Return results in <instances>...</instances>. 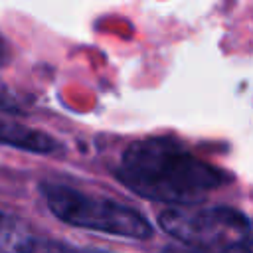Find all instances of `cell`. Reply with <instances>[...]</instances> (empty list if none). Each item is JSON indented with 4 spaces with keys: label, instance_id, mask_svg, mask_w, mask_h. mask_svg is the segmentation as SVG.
<instances>
[{
    "label": "cell",
    "instance_id": "5",
    "mask_svg": "<svg viewBox=\"0 0 253 253\" xmlns=\"http://www.w3.org/2000/svg\"><path fill=\"white\" fill-rule=\"evenodd\" d=\"M36 237L14 213L0 210V253H32Z\"/></svg>",
    "mask_w": 253,
    "mask_h": 253
},
{
    "label": "cell",
    "instance_id": "1",
    "mask_svg": "<svg viewBox=\"0 0 253 253\" xmlns=\"http://www.w3.org/2000/svg\"><path fill=\"white\" fill-rule=\"evenodd\" d=\"M115 172L134 194L176 208L200 204L229 182L223 170L170 138H142L128 144Z\"/></svg>",
    "mask_w": 253,
    "mask_h": 253
},
{
    "label": "cell",
    "instance_id": "2",
    "mask_svg": "<svg viewBox=\"0 0 253 253\" xmlns=\"http://www.w3.org/2000/svg\"><path fill=\"white\" fill-rule=\"evenodd\" d=\"M160 227L186 247L233 253L251 249V225L245 213L225 206H184L164 210Z\"/></svg>",
    "mask_w": 253,
    "mask_h": 253
},
{
    "label": "cell",
    "instance_id": "6",
    "mask_svg": "<svg viewBox=\"0 0 253 253\" xmlns=\"http://www.w3.org/2000/svg\"><path fill=\"white\" fill-rule=\"evenodd\" d=\"M32 253H77V251L69 249L67 245L55 243V241H38L36 239V245H34Z\"/></svg>",
    "mask_w": 253,
    "mask_h": 253
},
{
    "label": "cell",
    "instance_id": "8",
    "mask_svg": "<svg viewBox=\"0 0 253 253\" xmlns=\"http://www.w3.org/2000/svg\"><path fill=\"white\" fill-rule=\"evenodd\" d=\"M6 55V43H4V40H2V36H0V59Z\"/></svg>",
    "mask_w": 253,
    "mask_h": 253
},
{
    "label": "cell",
    "instance_id": "7",
    "mask_svg": "<svg viewBox=\"0 0 253 253\" xmlns=\"http://www.w3.org/2000/svg\"><path fill=\"white\" fill-rule=\"evenodd\" d=\"M162 253H215V251H204V249H194V247H186V245H166L162 249ZM233 253H251V249H241V251H233Z\"/></svg>",
    "mask_w": 253,
    "mask_h": 253
},
{
    "label": "cell",
    "instance_id": "3",
    "mask_svg": "<svg viewBox=\"0 0 253 253\" xmlns=\"http://www.w3.org/2000/svg\"><path fill=\"white\" fill-rule=\"evenodd\" d=\"M40 192L51 213L69 225L130 239H146L152 233L150 223L140 211L109 198L89 196L57 182L40 184Z\"/></svg>",
    "mask_w": 253,
    "mask_h": 253
},
{
    "label": "cell",
    "instance_id": "4",
    "mask_svg": "<svg viewBox=\"0 0 253 253\" xmlns=\"http://www.w3.org/2000/svg\"><path fill=\"white\" fill-rule=\"evenodd\" d=\"M0 142L16 146L20 150L38 152V154H53L61 150V144L42 130L28 128L14 121H6L0 117Z\"/></svg>",
    "mask_w": 253,
    "mask_h": 253
}]
</instances>
